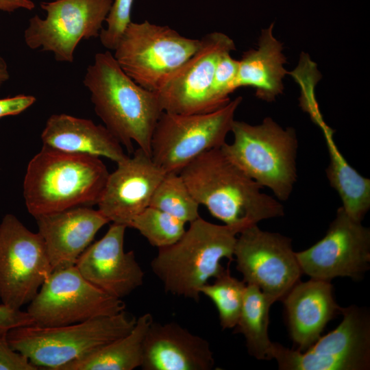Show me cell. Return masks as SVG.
<instances>
[{
	"label": "cell",
	"mask_w": 370,
	"mask_h": 370,
	"mask_svg": "<svg viewBox=\"0 0 370 370\" xmlns=\"http://www.w3.org/2000/svg\"><path fill=\"white\" fill-rule=\"evenodd\" d=\"M36 101L33 95H25L0 99V118L19 114L31 107Z\"/></svg>",
	"instance_id": "d6a6232c"
},
{
	"label": "cell",
	"mask_w": 370,
	"mask_h": 370,
	"mask_svg": "<svg viewBox=\"0 0 370 370\" xmlns=\"http://www.w3.org/2000/svg\"><path fill=\"white\" fill-rule=\"evenodd\" d=\"M186 223L152 206H148L131 222L149 243L158 249L177 241L186 231Z\"/></svg>",
	"instance_id": "83f0119b"
},
{
	"label": "cell",
	"mask_w": 370,
	"mask_h": 370,
	"mask_svg": "<svg viewBox=\"0 0 370 370\" xmlns=\"http://www.w3.org/2000/svg\"><path fill=\"white\" fill-rule=\"evenodd\" d=\"M53 271L75 266L109 221L97 209L79 206L35 218Z\"/></svg>",
	"instance_id": "ac0fdd59"
},
{
	"label": "cell",
	"mask_w": 370,
	"mask_h": 370,
	"mask_svg": "<svg viewBox=\"0 0 370 370\" xmlns=\"http://www.w3.org/2000/svg\"><path fill=\"white\" fill-rule=\"evenodd\" d=\"M246 283L233 277L229 267L207 283L201 289V294L208 297L214 304L223 330L232 329L236 325L244 299Z\"/></svg>",
	"instance_id": "484cf974"
},
{
	"label": "cell",
	"mask_w": 370,
	"mask_h": 370,
	"mask_svg": "<svg viewBox=\"0 0 370 370\" xmlns=\"http://www.w3.org/2000/svg\"><path fill=\"white\" fill-rule=\"evenodd\" d=\"M29 358L12 349L6 334L0 336V370H37Z\"/></svg>",
	"instance_id": "4dcf8cb0"
},
{
	"label": "cell",
	"mask_w": 370,
	"mask_h": 370,
	"mask_svg": "<svg viewBox=\"0 0 370 370\" xmlns=\"http://www.w3.org/2000/svg\"><path fill=\"white\" fill-rule=\"evenodd\" d=\"M242 99L238 97L206 113L163 112L152 134L151 158L166 173H179L201 154L221 147Z\"/></svg>",
	"instance_id": "ba28073f"
},
{
	"label": "cell",
	"mask_w": 370,
	"mask_h": 370,
	"mask_svg": "<svg viewBox=\"0 0 370 370\" xmlns=\"http://www.w3.org/2000/svg\"><path fill=\"white\" fill-rule=\"evenodd\" d=\"M200 40L197 51L156 92L164 112L197 114L216 110L210 98L216 64L223 53L236 47L232 38L218 32Z\"/></svg>",
	"instance_id": "9a60e30c"
},
{
	"label": "cell",
	"mask_w": 370,
	"mask_h": 370,
	"mask_svg": "<svg viewBox=\"0 0 370 370\" xmlns=\"http://www.w3.org/2000/svg\"><path fill=\"white\" fill-rule=\"evenodd\" d=\"M179 173L197 203L238 234L262 220L284 214L281 202L262 193V187L221 147L201 154Z\"/></svg>",
	"instance_id": "6da1fadb"
},
{
	"label": "cell",
	"mask_w": 370,
	"mask_h": 370,
	"mask_svg": "<svg viewBox=\"0 0 370 370\" xmlns=\"http://www.w3.org/2000/svg\"><path fill=\"white\" fill-rule=\"evenodd\" d=\"M236 238L234 258L246 284L258 287L274 302L282 301L303 274L291 239L252 225Z\"/></svg>",
	"instance_id": "4fadbf2b"
},
{
	"label": "cell",
	"mask_w": 370,
	"mask_h": 370,
	"mask_svg": "<svg viewBox=\"0 0 370 370\" xmlns=\"http://www.w3.org/2000/svg\"><path fill=\"white\" fill-rule=\"evenodd\" d=\"M113 0H52L40 3L46 16L34 15L24 31L31 49L51 52L56 61L72 63L82 40L99 36Z\"/></svg>",
	"instance_id": "8fae6325"
},
{
	"label": "cell",
	"mask_w": 370,
	"mask_h": 370,
	"mask_svg": "<svg viewBox=\"0 0 370 370\" xmlns=\"http://www.w3.org/2000/svg\"><path fill=\"white\" fill-rule=\"evenodd\" d=\"M231 132L233 142L221 147L224 154L279 201L288 200L297 180L295 130L267 117L258 125L234 120Z\"/></svg>",
	"instance_id": "5b68a950"
},
{
	"label": "cell",
	"mask_w": 370,
	"mask_h": 370,
	"mask_svg": "<svg viewBox=\"0 0 370 370\" xmlns=\"http://www.w3.org/2000/svg\"><path fill=\"white\" fill-rule=\"evenodd\" d=\"M341 323L306 351L273 343L281 370H367L370 367V317L365 308H343Z\"/></svg>",
	"instance_id": "9c48e42d"
},
{
	"label": "cell",
	"mask_w": 370,
	"mask_h": 370,
	"mask_svg": "<svg viewBox=\"0 0 370 370\" xmlns=\"http://www.w3.org/2000/svg\"><path fill=\"white\" fill-rule=\"evenodd\" d=\"M153 321L146 312L136 319L126 335L73 360L59 370H133L141 367L147 330Z\"/></svg>",
	"instance_id": "603a6c76"
},
{
	"label": "cell",
	"mask_w": 370,
	"mask_h": 370,
	"mask_svg": "<svg viewBox=\"0 0 370 370\" xmlns=\"http://www.w3.org/2000/svg\"><path fill=\"white\" fill-rule=\"evenodd\" d=\"M295 256L302 273L312 279L360 280L369 269L370 230L351 218L341 206L325 236Z\"/></svg>",
	"instance_id": "5bb4252c"
},
{
	"label": "cell",
	"mask_w": 370,
	"mask_h": 370,
	"mask_svg": "<svg viewBox=\"0 0 370 370\" xmlns=\"http://www.w3.org/2000/svg\"><path fill=\"white\" fill-rule=\"evenodd\" d=\"M282 301L290 336L301 352L320 338L327 323L343 309L334 299L330 281L312 278L299 281Z\"/></svg>",
	"instance_id": "ffe728a7"
},
{
	"label": "cell",
	"mask_w": 370,
	"mask_h": 370,
	"mask_svg": "<svg viewBox=\"0 0 370 370\" xmlns=\"http://www.w3.org/2000/svg\"><path fill=\"white\" fill-rule=\"evenodd\" d=\"M96 114L132 154L133 142L150 156L156 125L164 112L155 92L136 84L109 51L97 53L83 79Z\"/></svg>",
	"instance_id": "7a4b0ae2"
},
{
	"label": "cell",
	"mask_w": 370,
	"mask_h": 370,
	"mask_svg": "<svg viewBox=\"0 0 370 370\" xmlns=\"http://www.w3.org/2000/svg\"><path fill=\"white\" fill-rule=\"evenodd\" d=\"M117 162L109 173L98 201V210L113 223L130 227L132 220L149 206L152 195L166 173L140 148Z\"/></svg>",
	"instance_id": "2e32d148"
},
{
	"label": "cell",
	"mask_w": 370,
	"mask_h": 370,
	"mask_svg": "<svg viewBox=\"0 0 370 370\" xmlns=\"http://www.w3.org/2000/svg\"><path fill=\"white\" fill-rule=\"evenodd\" d=\"M214 360L208 341L175 321L151 323L144 341L143 370H210Z\"/></svg>",
	"instance_id": "d6986e66"
},
{
	"label": "cell",
	"mask_w": 370,
	"mask_h": 370,
	"mask_svg": "<svg viewBox=\"0 0 370 370\" xmlns=\"http://www.w3.org/2000/svg\"><path fill=\"white\" fill-rule=\"evenodd\" d=\"M122 299L86 280L75 266L53 271L27 312L41 327H56L112 316L125 310Z\"/></svg>",
	"instance_id": "30bf717a"
},
{
	"label": "cell",
	"mask_w": 370,
	"mask_h": 370,
	"mask_svg": "<svg viewBox=\"0 0 370 370\" xmlns=\"http://www.w3.org/2000/svg\"><path fill=\"white\" fill-rule=\"evenodd\" d=\"M35 4L32 0H0V10L12 12L18 9L32 10Z\"/></svg>",
	"instance_id": "836d02e7"
},
{
	"label": "cell",
	"mask_w": 370,
	"mask_h": 370,
	"mask_svg": "<svg viewBox=\"0 0 370 370\" xmlns=\"http://www.w3.org/2000/svg\"><path fill=\"white\" fill-rule=\"evenodd\" d=\"M134 0H113L106 19L107 26L101 30L99 39L108 50H114L123 32L132 22L131 12Z\"/></svg>",
	"instance_id": "f546056e"
},
{
	"label": "cell",
	"mask_w": 370,
	"mask_h": 370,
	"mask_svg": "<svg viewBox=\"0 0 370 370\" xmlns=\"http://www.w3.org/2000/svg\"><path fill=\"white\" fill-rule=\"evenodd\" d=\"M201 40L167 25L131 22L113 54L122 70L144 88L157 92L199 49Z\"/></svg>",
	"instance_id": "52a82bcc"
},
{
	"label": "cell",
	"mask_w": 370,
	"mask_h": 370,
	"mask_svg": "<svg viewBox=\"0 0 370 370\" xmlns=\"http://www.w3.org/2000/svg\"><path fill=\"white\" fill-rule=\"evenodd\" d=\"M275 303L261 290L247 284L241 312L234 333L243 335L250 356L258 360L272 359L273 343L269 339V310Z\"/></svg>",
	"instance_id": "d4e9b609"
},
{
	"label": "cell",
	"mask_w": 370,
	"mask_h": 370,
	"mask_svg": "<svg viewBox=\"0 0 370 370\" xmlns=\"http://www.w3.org/2000/svg\"><path fill=\"white\" fill-rule=\"evenodd\" d=\"M149 206L186 223L200 217L199 204L190 193L180 173H166L156 188Z\"/></svg>",
	"instance_id": "4316f807"
},
{
	"label": "cell",
	"mask_w": 370,
	"mask_h": 370,
	"mask_svg": "<svg viewBox=\"0 0 370 370\" xmlns=\"http://www.w3.org/2000/svg\"><path fill=\"white\" fill-rule=\"evenodd\" d=\"M323 130L330 157L326 169L330 184L337 191L345 212L353 219L362 221L370 208V180L349 164L337 149L330 131Z\"/></svg>",
	"instance_id": "cb8c5ba5"
},
{
	"label": "cell",
	"mask_w": 370,
	"mask_h": 370,
	"mask_svg": "<svg viewBox=\"0 0 370 370\" xmlns=\"http://www.w3.org/2000/svg\"><path fill=\"white\" fill-rule=\"evenodd\" d=\"M41 140L44 147L105 157L116 163L128 156L120 142L104 125L66 114H54L49 117Z\"/></svg>",
	"instance_id": "44dd1931"
},
{
	"label": "cell",
	"mask_w": 370,
	"mask_h": 370,
	"mask_svg": "<svg viewBox=\"0 0 370 370\" xmlns=\"http://www.w3.org/2000/svg\"><path fill=\"white\" fill-rule=\"evenodd\" d=\"M108 175L99 157L42 146L29 161L25 175L27 209L36 218L97 204Z\"/></svg>",
	"instance_id": "3957f363"
},
{
	"label": "cell",
	"mask_w": 370,
	"mask_h": 370,
	"mask_svg": "<svg viewBox=\"0 0 370 370\" xmlns=\"http://www.w3.org/2000/svg\"><path fill=\"white\" fill-rule=\"evenodd\" d=\"M10 79V73L5 60L0 56V87Z\"/></svg>",
	"instance_id": "e575fe53"
},
{
	"label": "cell",
	"mask_w": 370,
	"mask_h": 370,
	"mask_svg": "<svg viewBox=\"0 0 370 370\" xmlns=\"http://www.w3.org/2000/svg\"><path fill=\"white\" fill-rule=\"evenodd\" d=\"M126 228L112 223L105 235L89 245L75 264L86 280L121 299L143 285L145 275L134 251L124 250Z\"/></svg>",
	"instance_id": "e0dca14e"
},
{
	"label": "cell",
	"mask_w": 370,
	"mask_h": 370,
	"mask_svg": "<svg viewBox=\"0 0 370 370\" xmlns=\"http://www.w3.org/2000/svg\"><path fill=\"white\" fill-rule=\"evenodd\" d=\"M237 234L230 226L200 217L190 223L177 241L158 249L150 263L151 271L165 292L197 302L201 288L225 271L221 260H234Z\"/></svg>",
	"instance_id": "277c9868"
},
{
	"label": "cell",
	"mask_w": 370,
	"mask_h": 370,
	"mask_svg": "<svg viewBox=\"0 0 370 370\" xmlns=\"http://www.w3.org/2000/svg\"><path fill=\"white\" fill-rule=\"evenodd\" d=\"M231 51L223 53L219 58L210 91L212 105L217 110L230 101L229 95L235 90L234 82L238 73L239 60L234 59Z\"/></svg>",
	"instance_id": "f1b7e54d"
},
{
	"label": "cell",
	"mask_w": 370,
	"mask_h": 370,
	"mask_svg": "<svg viewBox=\"0 0 370 370\" xmlns=\"http://www.w3.org/2000/svg\"><path fill=\"white\" fill-rule=\"evenodd\" d=\"M34 325V321L26 311L0 305V336L17 327Z\"/></svg>",
	"instance_id": "1f68e13d"
},
{
	"label": "cell",
	"mask_w": 370,
	"mask_h": 370,
	"mask_svg": "<svg viewBox=\"0 0 370 370\" xmlns=\"http://www.w3.org/2000/svg\"><path fill=\"white\" fill-rule=\"evenodd\" d=\"M53 271L44 241L12 214L0 223V299L20 310L29 303Z\"/></svg>",
	"instance_id": "7c38bea8"
},
{
	"label": "cell",
	"mask_w": 370,
	"mask_h": 370,
	"mask_svg": "<svg viewBox=\"0 0 370 370\" xmlns=\"http://www.w3.org/2000/svg\"><path fill=\"white\" fill-rule=\"evenodd\" d=\"M273 27L271 24L262 30L257 49L243 53L234 82L235 90L253 87L256 96L267 101H273L282 92V79L286 74L282 45L273 35Z\"/></svg>",
	"instance_id": "7402d4cb"
},
{
	"label": "cell",
	"mask_w": 370,
	"mask_h": 370,
	"mask_svg": "<svg viewBox=\"0 0 370 370\" xmlns=\"http://www.w3.org/2000/svg\"><path fill=\"white\" fill-rule=\"evenodd\" d=\"M136 319L123 310L114 315L61 326H20L9 330L6 338L12 349L26 356L38 369L59 370L126 335Z\"/></svg>",
	"instance_id": "8992f818"
}]
</instances>
